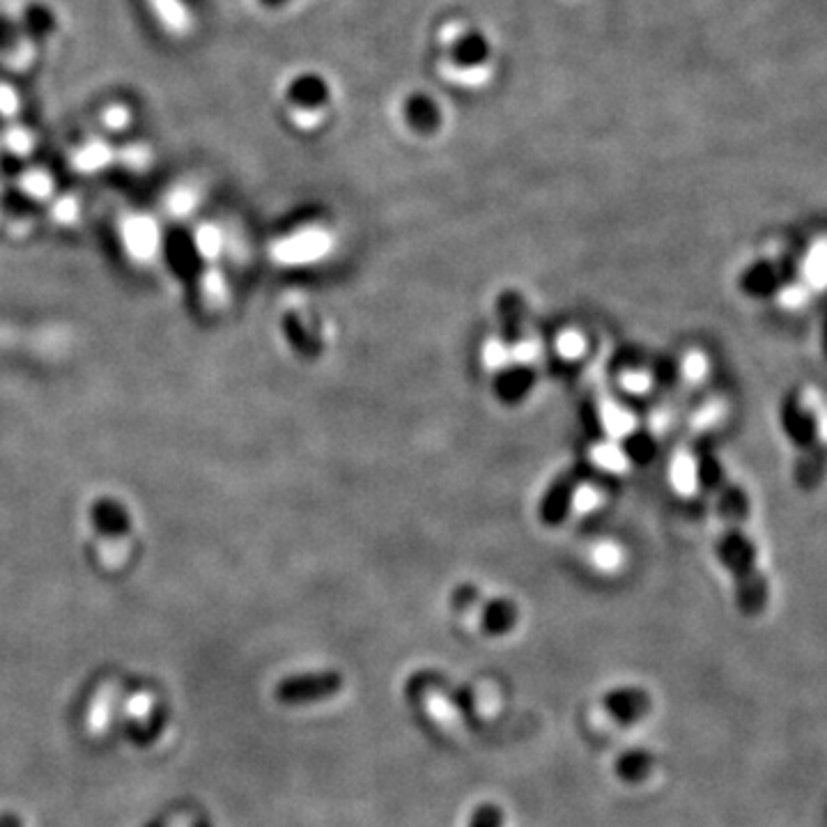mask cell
I'll use <instances>...</instances> for the list:
<instances>
[{
  "instance_id": "obj_1",
  "label": "cell",
  "mask_w": 827,
  "mask_h": 827,
  "mask_svg": "<svg viewBox=\"0 0 827 827\" xmlns=\"http://www.w3.org/2000/svg\"><path fill=\"white\" fill-rule=\"evenodd\" d=\"M694 467L701 490L715 494L718 515L724 526L715 543V554L733 579L735 605L743 616L756 618L771 600V586H767V577L758 566L756 543L745 531L752 511L750 496L741 485L729 481L724 464L708 444H701L694 451Z\"/></svg>"
},
{
  "instance_id": "obj_2",
  "label": "cell",
  "mask_w": 827,
  "mask_h": 827,
  "mask_svg": "<svg viewBox=\"0 0 827 827\" xmlns=\"http://www.w3.org/2000/svg\"><path fill=\"white\" fill-rule=\"evenodd\" d=\"M779 421L795 447L793 479L797 488L814 492L823 485L827 474V447L820 435V423L816 411L807 405L803 394L791 391L782 400Z\"/></svg>"
},
{
  "instance_id": "obj_3",
  "label": "cell",
  "mask_w": 827,
  "mask_h": 827,
  "mask_svg": "<svg viewBox=\"0 0 827 827\" xmlns=\"http://www.w3.org/2000/svg\"><path fill=\"white\" fill-rule=\"evenodd\" d=\"M428 694H441L449 705L456 708L460 720H464L469 726H479L481 715L477 711V697L471 692L469 685H456L449 676L439 673L435 669H421L409 676L405 685V697L411 705L421 703Z\"/></svg>"
},
{
  "instance_id": "obj_4",
  "label": "cell",
  "mask_w": 827,
  "mask_h": 827,
  "mask_svg": "<svg viewBox=\"0 0 827 827\" xmlns=\"http://www.w3.org/2000/svg\"><path fill=\"white\" fill-rule=\"evenodd\" d=\"M345 688V678L336 669L308 671L300 676H287L276 685L274 694L283 705H308L334 699Z\"/></svg>"
},
{
  "instance_id": "obj_5",
  "label": "cell",
  "mask_w": 827,
  "mask_h": 827,
  "mask_svg": "<svg viewBox=\"0 0 827 827\" xmlns=\"http://www.w3.org/2000/svg\"><path fill=\"white\" fill-rule=\"evenodd\" d=\"M793 281V264L786 260L752 262L741 276V290L754 300H771Z\"/></svg>"
},
{
  "instance_id": "obj_6",
  "label": "cell",
  "mask_w": 827,
  "mask_h": 827,
  "mask_svg": "<svg viewBox=\"0 0 827 827\" xmlns=\"http://www.w3.org/2000/svg\"><path fill=\"white\" fill-rule=\"evenodd\" d=\"M603 708L616 724L632 726L653 711V697L639 685H620L603 697Z\"/></svg>"
},
{
  "instance_id": "obj_7",
  "label": "cell",
  "mask_w": 827,
  "mask_h": 827,
  "mask_svg": "<svg viewBox=\"0 0 827 827\" xmlns=\"http://www.w3.org/2000/svg\"><path fill=\"white\" fill-rule=\"evenodd\" d=\"M579 483H582V477L579 471L573 469V471H564V474L556 477L543 499L538 504V517L545 526H558L564 524L573 511V504H575V496H577V490H579Z\"/></svg>"
},
{
  "instance_id": "obj_8",
  "label": "cell",
  "mask_w": 827,
  "mask_h": 827,
  "mask_svg": "<svg viewBox=\"0 0 827 827\" xmlns=\"http://www.w3.org/2000/svg\"><path fill=\"white\" fill-rule=\"evenodd\" d=\"M499 341L506 352H515L524 343L526 302L520 290H504L496 297Z\"/></svg>"
},
{
  "instance_id": "obj_9",
  "label": "cell",
  "mask_w": 827,
  "mask_h": 827,
  "mask_svg": "<svg viewBox=\"0 0 827 827\" xmlns=\"http://www.w3.org/2000/svg\"><path fill=\"white\" fill-rule=\"evenodd\" d=\"M536 384V368L520 362L504 366L494 375V396L504 402V405H520L531 391H534Z\"/></svg>"
},
{
  "instance_id": "obj_10",
  "label": "cell",
  "mask_w": 827,
  "mask_h": 827,
  "mask_svg": "<svg viewBox=\"0 0 827 827\" xmlns=\"http://www.w3.org/2000/svg\"><path fill=\"white\" fill-rule=\"evenodd\" d=\"M481 630L488 637H506L520 624V607L511 598H490L481 607Z\"/></svg>"
},
{
  "instance_id": "obj_11",
  "label": "cell",
  "mask_w": 827,
  "mask_h": 827,
  "mask_svg": "<svg viewBox=\"0 0 827 827\" xmlns=\"http://www.w3.org/2000/svg\"><path fill=\"white\" fill-rule=\"evenodd\" d=\"M656 765H658V756L651 750L632 747V750H626L624 754H618L614 763V775L624 784L637 786L651 777Z\"/></svg>"
},
{
  "instance_id": "obj_12",
  "label": "cell",
  "mask_w": 827,
  "mask_h": 827,
  "mask_svg": "<svg viewBox=\"0 0 827 827\" xmlns=\"http://www.w3.org/2000/svg\"><path fill=\"white\" fill-rule=\"evenodd\" d=\"M17 19L25 40L35 44L49 42L57 33V17L46 3H28Z\"/></svg>"
},
{
  "instance_id": "obj_13",
  "label": "cell",
  "mask_w": 827,
  "mask_h": 827,
  "mask_svg": "<svg viewBox=\"0 0 827 827\" xmlns=\"http://www.w3.org/2000/svg\"><path fill=\"white\" fill-rule=\"evenodd\" d=\"M283 332L294 352H300L304 359H317L322 354L320 334L313 327H308L300 313H287L283 317Z\"/></svg>"
},
{
  "instance_id": "obj_14",
  "label": "cell",
  "mask_w": 827,
  "mask_h": 827,
  "mask_svg": "<svg viewBox=\"0 0 827 827\" xmlns=\"http://www.w3.org/2000/svg\"><path fill=\"white\" fill-rule=\"evenodd\" d=\"M624 453L635 464H648L656 458L658 444H656V439H653L651 432L635 430V432L626 435V439H624Z\"/></svg>"
},
{
  "instance_id": "obj_15",
  "label": "cell",
  "mask_w": 827,
  "mask_h": 827,
  "mask_svg": "<svg viewBox=\"0 0 827 827\" xmlns=\"http://www.w3.org/2000/svg\"><path fill=\"white\" fill-rule=\"evenodd\" d=\"M25 40L19 19L0 12V55H8L12 49H17Z\"/></svg>"
},
{
  "instance_id": "obj_16",
  "label": "cell",
  "mask_w": 827,
  "mask_h": 827,
  "mask_svg": "<svg viewBox=\"0 0 827 827\" xmlns=\"http://www.w3.org/2000/svg\"><path fill=\"white\" fill-rule=\"evenodd\" d=\"M483 600L485 598H483L481 588L477 584H460V586H456L453 596H451V607L458 614H467L471 609H479Z\"/></svg>"
},
{
  "instance_id": "obj_17",
  "label": "cell",
  "mask_w": 827,
  "mask_h": 827,
  "mask_svg": "<svg viewBox=\"0 0 827 827\" xmlns=\"http://www.w3.org/2000/svg\"><path fill=\"white\" fill-rule=\"evenodd\" d=\"M506 814L494 803H483L474 809L469 818V827H504Z\"/></svg>"
},
{
  "instance_id": "obj_18",
  "label": "cell",
  "mask_w": 827,
  "mask_h": 827,
  "mask_svg": "<svg viewBox=\"0 0 827 827\" xmlns=\"http://www.w3.org/2000/svg\"><path fill=\"white\" fill-rule=\"evenodd\" d=\"M584 426H586L588 435H594V437H600V435H603L600 411H598L596 400H586V402H584Z\"/></svg>"
},
{
  "instance_id": "obj_19",
  "label": "cell",
  "mask_w": 827,
  "mask_h": 827,
  "mask_svg": "<svg viewBox=\"0 0 827 827\" xmlns=\"http://www.w3.org/2000/svg\"><path fill=\"white\" fill-rule=\"evenodd\" d=\"M823 352H825V357H827V320H825V329H823Z\"/></svg>"
},
{
  "instance_id": "obj_20",
  "label": "cell",
  "mask_w": 827,
  "mask_h": 827,
  "mask_svg": "<svg viewBox=\"0 0 827 827\" xmlns=\"http://www.w3.org/2000/svg\"><path fill=\"white\" fill-rule=\"evenodd\" d=\"M172 827H191V820H189V818H182L180 823H177V825H172Z\"/></svg>"
}]
</instances>
